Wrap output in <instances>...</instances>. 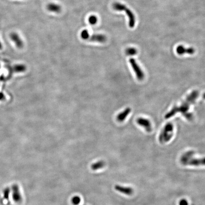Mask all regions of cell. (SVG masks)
Wrapping results in <instances>:
<instances>
[{"instance_id": "d6986e66", "label": "cell", "mask_w": 205, "mask_h": 205, "mask_svg": "<svg viewBox=\"0 0 205 205\" xmlns=\"http://www.w3.org/2000/svg\"><path fill=\"white\" fill-rule=\"evenodd\" d=\"M98 18L95 15H91L88 18V21H89V23L91 25H95L98 22Z\"/></svg>"}, {"instance_id": "cb8c5ba5", "label": "cell", "mask_w": 205, "mask_h": 205, "mask_svg": "<svg viewBox=\"0 0 205 205\" xmlns=\"http://www.w3.org/2000/svg\"><path fill=\"white\" fill-rule=\"evenodd\" d=\"M2 48V45H1V41H0V49H1Z\"/></svg>"}, {"instance_id": "603a6c76", "label": "cell", "mask_w": 205, "mask_h": 205, "mask_svg": "<svg viewBox=\"0 0 205 205\" xmlns=\"http://www.w3.org/2000/svg\"><path fill=\"white\" fill-rule=\"evenodd\" d=\"M202 98L203 99H205V93L203 94Z\"/></svg>"}, {"instance_id": "ffe728a7", "label": "cell", "mask_w": 205, "mask_h": 205, "mask_svg": "<svg viewBox=\"0 0 205 205\" xmlns=\"http://www.w3.org/2000/svg\"><path fill=\"white\" fill-rule=\"evenodd\" d=\"M81 199L78 196H74L71 199L72 203L73 205H78L80 203Z\"/></svg>"}, {"instance_id": "7a4b0ae2", "label": "cell", "mask_w": 205, "mask_h": 205, "mask_svg": "<svg viewBox=\"0 0 205 205\" xmlns=\"http://www.w3.org/2000/svg\"><path fill=\"white\" fill-rule=\"evenodd\" d=\"M194 152L193 151H189L184 153L180 158V162L182 164L185 165L205 166V157L202 158H193Z\"/></svg>"}, {"instance_id": "6da1fadb", "label": "cell", "mask_w": 205, "mask_h": 205, "mask_svg": "<svg viewBox=\"0 0 205 205\" xmlns=\"http://www.w3.org/2000/svg\"><path fill=\"white\" fill-rule=\"evenodd\" d=\"M199 95V92L197 90H194L189 95L185 100L179 106H174L170 111L165 116L166 119L170 118L175 115L177 112H181L182 115L188 120H192L193 119V115L189 112L190 105L194 104Z\"/></svg>"}, {"instance_id": "9c48e42d", "label": "cell", "mask_w": 205, "mask_h": 205, "mask_svg": "<svg viewBox=\"0 0 205 205\" xmlns=\"http://www.w3.org/2000/svg\"><path fill=\"white\" fill-rule=\"evenodd\" d=\"M115 190L119 192L122 193L126 195H132L134 193V190L132 188L127 186H122L116 185L115 186Z\"/></svg>"}, {"instance_id": "8992f818", "label": "cell", "mask_w": 205, "mask_h": 205, "mask_svg": "<svg viewBox=\"0 0 205 205\" xmlns=\"http://www.w3.org/2000/svg\"><path fill=\"white\" fill-rule=\"evenodd\" d=\"M12 196L14 201L16 203H20L22 201V198L20 188L17 184H13L11 186Z\"/></svg>"}, {"instance_id": "44dd1931", "label": "cell", "mask_w": 205, "mask_h": 205, "mask_svg": "<svg viewBox=\"0 0 205 205\" xmlns=\"http://www.w3.org/2000/svg\"><path fill=\"white\" fill-rule=\"evenodd\" d=\"M179 205H189V203L185 199H182L179 202Z\"/></svg>"}, {"instance_id": "52a82bcc", "label": "cell", "mask_w": 205, "mask_h": 205, "mask_svg": "<svg viewBox=\"0 0 205 205\" xmlns=\"http://www.w3.org/2000/svg\"><path fill=\"white\" fill-rule=\"evenodd\" d=\"M136 122L137 124L140 126H142L148 132H151L152 131V125L151 122L148 119L140 117L137 119Z\"/></svg>"}, {"instance_id": "277c9868", "label": "cell", "mask_w": 205, "mask_h": 205, "mask_svg": "<svg viewBox=\"0 0 205 205\" xmlns=\"http://www.w3.org/2000/svg\"><path fill=\"white\" fill-rule=\"evenodd\" d=\"M174 126L171 122H168L165 125L161 132L159 137V140L161 143H165L169 142L173 135Z\"/></svg>"}, {"instance_id": "8fae6325", "label": "cell", "mask_w": 205, "mask_h": 205, "mask_svg": "<svg viewBox=\"0 0 205 205\" xmlns=\"http://www.w3.org/2000/svg\"><path fill=\"white\" fill-rule=\"evenodd\" d=\"M88 40L91 41L103 43L106 41V36L104 35L96 34L93 35L92 36H90Z\"/></svg>"}, {"instance_id": "9a60e30c", "label": "cell", "mask_w": 205, "mask_h": 205, "mask_svg": "<svg viewBox=\"0 0 205 205\" xmlns=\"http://www.w3.org/2000/svg\"><path fill=\"white\" fill-rule=\"evenodd\" d=\"M14 70L16 73H22L26 71V67L24 65H16L14 67Z\"/></svg>"}, {"instance_id": "4fadbf2b", "label": "cell", "mask_w": 205, "mask_h": 205, "mask_svg": "<svg viewBox=\"0 0 205 205\" xmlns=\"http://www.w3.org/2000/svg\"><path fill=\"white\" fill-rule=\"evenodd\" d=\"M47 7L49 11L54 13H60L61 10V7L60 5L53 3L48 4V5H47Z\"/></svg>"}, {"instance_id": "5b68a950", "label": "cell", "mask_w": 205, "mask_h": 205, "mask_svg": "<svg viewBox=\"0 0 205 205\" xmlns=\"http://www.w3.org/2000/svg\"><path fill=\"white\" fill-rule=\"evenodd\" d=\"M129 62L132 67V69L135 72V74L136 75L137 79H138L139 80H142L144 78L145 75L142 69H141L140 66L134 58H130Z\"/></svg>"}, {"instance_id": "2e32d148", "label": "cell", "mask_w": 205, "mask_h": 205, "mask_svg": "<svg viewBox=\"0 0 205 205\" xmlns=\"http://www.w3.org/2000/svg\"><path fill=\"white\" fill-rule=\"evenodd\" d=\"M125 54L128 56H134L137 54V50L135 48H129L125 51Z\"/></svg>"}, {"instance_id": "3957f363", "label": "cell", "mask_w": 205, "mask_h": 205, "mask_svg": "<svg viewBox=\"0 0 205 205\" xmlns=\"http://www.w3.org/2000/svg\"><path fill=\"white\" fill-rule=\"evenodd\" d=\"M114 9L118 11H125L129 18V26L131 28L134 27L136 20L135 17L132 11L125 5L119 3H115L112 4Z\"/></svg>"}, {"instance_id": "7402d4cb", "label": "cell", "mask_w": 205, "mask_h": 205, "mask_svg": "<svg viewBox=\"0 0 205 205\" xmlns=\"http://www.w3.org/2000/svg\"><path fill=\"white\" fill-rule=\"evenodd\" d=\"M4 99H5L4 94L3 92H0V101H3L4 100Z\"/></svg>"}, {"instance_id": "ba28073f", "label": "cell", "mask_w": 205, "mask_h": 205, "mask_svg": "<svg viewBox=\"0 0 205 205\" xmlns=\"http://www.w3.org/2000/svg\"><path fill=\"white\" fill-rule=\"evenodd\" d=\"M176 52L179 55L184 54H194L195 52V50L192 47L185 48L183 45H179L176 48Z\"/></svg>"}, {"instance_id": "e0dca14e", "label": "cell", "mask_w": 205, "mask_h": 205, "mask_svg": "<svg viewBox=\"0 0 205 205\" xmlns=\"http://www.w3.org/2000/svg\"><path fill=\"white\" fill-rule=\"evenodd\" d=\"M10 192H11V189L9 187H7L4 189L3 191V194H4V199L7 200H9V196H10Z\"/></svg>"}, {"instance_id": "30bf717a", "label": "cell", "mask_w": 205, "mask_h": 205, "mask_svg": "<svg viewBox=\"0 0 205 205\" xmlns=\"http://www.w3.org/2000/svg\"><path fill=\"white\" fill-rule=\"evenodd\" d=\"M131 112V109L130 108H126L123 111L120 112L116 116V120L119 122H122L124 121L126 117L128 116Z\"/></svg>"}, {"instance_id": "7c38bea8", "label": "cell", "mask_w": 205, "mask_h": 205, "mask_svg": "<svg viewBox=\"0 0 205 205\" xmlns=\"http://www.w3.org/2000/svg\"><path fill=\"white\" fill-rule=\"evenodd\" d=\"M11 38L12 41L15 43L16 46L19 48H21L23 46V43L22 42L21 38H20V36L16 33H13L11 35Z\"/></svg>"}, {"instance_id": "5bb4252c", "label": "cell", "mask_w": 205, "mask_h": 205, "mask_svg": "<svg viewBox=\"0 0 205 205\" xmlns=\"http://www.w3.org/2000/svg\"><path fill=\"white\" fill-rule=\"evenodd\" d=\"M105 162L104 161H98L92 165L91 169L94 171H95V170L102 169L105 166Z\"/></svg>"}, {"instance_id": "ac0fdd59", "label": "cell", "mask_w": 205, "mask_h": 205, "mask_svg": "<svg viewBox=\"0 0 205 205\" xmlns=\"http://www.w3.org/2000/svg\"><path fill=\"white\" fill-rule=\"evenodd\" d=\"M81 37L84 40H88L90 35H89V32L87 30H84L82 31L81 33Z\"/></svg>"}]
</instances>
